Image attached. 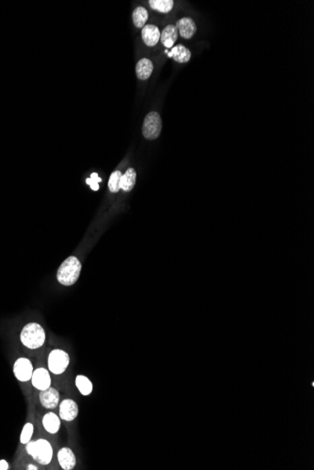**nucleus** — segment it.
I'll list each match as a JSON object with an SVG mask.
<instances>
[{
	"instance_id": "nucleus-3",
	"label": "nucleus",
	"mask_w": 314,
	"mask_h": 470,
	"mask_svg": "<svg viewBox=\"0 0 314 470\" xmlns=\"http://www.w3.org/2000/svg\"><path fill=\"white\" fill-rule=\"evenodd\" d=\"M26 449L36 462L43 465H46L51 462L53 448L46 439L41 438L36 441H30L27 444Z\"/></svg>"
},
{
	"instance_id": "nucleus-21",
	"label": "nucleus",
	"mask_w": 314,
	"mask_h": 470,
	"mask_svg": "<svg viewBox=\"0 0 314 470\" xmlns=\"http://www.w3.org/2000/svg\"><path fill=\"white\" fill-rule=\"evenodd\" d=\"M122 177H123V174L120 171H115L111 174L110 181H109V188L112 193H117L121 190Z\"/></svg>"
},
{
	"instance_id": "nucleus-12",
	"label": "nucleus",
	"mask_w": 314,
	"mask_h": 470,
	"mask_svg": "<svg viewBox=\"0 0 314 470\" xmlns=\"http://www.w3.org/2000/svg\"><path fill=\"white\" fill-rule=\"evenodd\" d=\"M58 459L60 466L64 470H72L76 464V458L70 448H62L59 449Z\"/></svg>"
},
{
	"instance_id": "nucleus-4",
	"label": "nucleus",
	"mask_w": 314,
	"mask_h": 470,
	"mask_svg": "<svg viewBox=\"0 0 314 470\" xmlns=\"http://www.w3.org/2000/svg\"><path fill=\"white\" fill-rule=\"evenodd\" d=\"M161 130H162V119L157 112H151L147 115L143 127H142V133L143 136L149 139L154 140L159 137Z\"/></svg>"
},
{
	"instance_id": "nucleus-20",
	"label": "nucleus",
	"mask_w": 314,
	"mask_h": 470,
	"mask_svg": "<svg viewBox=\"0 0 314 470\" xmlns=\"http://www.w3.org/2000/svg\"><path fill=\"white\" fill-rule=\"evenodd\" d=\"M75 385L82 395H89L92 392V383L87 376H77L75 378Z\"/></svg>"
},
{
	"instance_id": "nucleus-25",
	"label": "nucleus",
	"mask_w": 314,
	"mask_h": 470,
	"mask_svg": "<svg viewBox=\"0 0 314 470\" xmlns=\"http://www.w3.org/2000/svg\"><path fill=\"white\" fill-rule=\"evenodd\" d=\"M28 469L37 470L38 468H37V466H35V465L30 464V465L28 466Z\"/></svg>"
},
{
	"instance_id": "nucleus-8",
	"label": "nucleus",
	"mask_w": 314,
	"mask_h": 470,
	"mask_svg": "<svg viewBox=\"0 0 314 470\" xmlns=\"http://www.w3.org/2000/svg\"><path fill=\"white\" fill-rule=\"evenodd\" d=\"M78 415V405L71 399L63 400L59 405L60 419L66 421H73Z\"/></svg>"
},
{
	"instance_id": "nucleus-11",
	"label": "nucleus",
	"mask_w": 314,
	"mask_h": 470,
	"mask_svg": "<svg viewBox=\"0 0 314 470\" xmlns=\"http://www.w3.org/2000/svg\"><path fill=\"white\" fill-rule=\"evenodd\" d=\"M161 32L159 29L154 25H146L141 32V37L147 46L153 47L160 41Z\"/></svg>"
},
{
	"instance_id": "nucleus-6",
	"label": "nucleus",
	"mask_w": 314,
	"mask_h": 470,
	"mask_svg": "<svg viewBox=\"0 0 314 470\" xmlns=\"http://www.w3.org/2000/svg\"><path fill=\"white\" fill-rule=\"evenodd\" d=\"M33 371V365L27 358H19L14 364V374L15 377L21 382L30 381Z\"/></svg>"
},
{
	"instance_id": "nucleus-10",
	"label": "nucleus",
	"mask_w": 314,
	"mask_h": 470,
	"mask_svg": "<svg viewBox=\"0 0 314 470\" xmlns=\"http://www.w3.org/2000/svg\"><path fill=\"white\" fill-rule=\"evenodd\" d=\"M175 27L178 30V33L181 35V37L187 40H189L194 36L197 31L196 23L189 17H183L182 19H180L176 24Z\"/></svg>"
},
{
	"instance_id": "nucleus-24",
	"label": "nucleus",
	"mask_w": 314,
	"mask_h": 470,
	"mask_svg": "<svg viewBox=\"0 0 314 470\" xmlns=\"http://www.w3.org/2000/svg\"><path fill=\"white\" fill-rule=\"evenodd\" d=\"M9 469V463L6 460H0V470Z\"/></svg>"
},
{
	"instance_id": "nucleus-1",
	"label": "nucleus",
	"mask_w": 314,
	"mask_h": 470,
	"mask_svg": "<svg viewBox=\"0 0 314 470\" xmlns=\"http://www.w3.org/2000/svg\"><path fill=\"white\" fill-rule=\"evenodd\" d=\"M81 268V263L75 256L66 258L57 272V278L59 283L66 286L74 284L79 278Z\"/></svg>"
},
{
	"instance_id": "nucleus-17",
	"label": "nucleus",
	"mask_w": 314,
	"mask_h": 470,
	"mask_svg": "<svg viewBox=\"0 0 314 470\" xmlns=\"http://www.w3.org/2000/svg\"><path fill=\"white\" fill-rule=\"evenodd\" d=\"M137 181V173L134 168H128L125 175L122 177V181H121V189H123L125 192H129L132 189L134 188L135 184Z\"/></svg>"
},
{
	"instance_id": "nucleus-9",
	"label": "nucleus",
	"mask_w": 314,
	"mask_h": 470,
	"mask_svg": "<svg viewBox=\"0 0 314 470\" xmlns=\"http://www.w3.org/2000/svg\"><path fill=\"white\" fill-rule=\"evenodd\" d=\"M40 402L42 405L47 408V409H53L56 408L59 402V391L56 389L49 387L48 389L41 391L40 393Z\"/></svg>"
},
{
	"instance_id": "nucleus-23",
	"label": "nucleus",
	"mask_w": 314,
	"mask_h": 470,
	"mask_svg": "<svg viewBox=\"0 0 314 470\" xmlns=\"http://www.w3.org/2000/svg\"><path fill=\"white\" fill-rule=\"evenodd\" d=\"M102 180L98 177V175L96 173L91 174L90 176V179H87L86 182L88 183V185L90 186V188L92 189L93 191H98L99 190V182H101Z\"/></svg>"
},
{
	"instance_id": "nucleus-22",
	"label": "nucleus",
	"mask_w": 314,
	"mask_h": 470,
	"mask_svg": "<svg viewBox=\"0 0 314 470\" xmlns=\"http://www.w3.org/2000/svg\"><path fill=\"white\" fill-rule=\"evenodd\" d=\"M33 431H34V427H33V424L30 423V422H28L25 424V426L23 427L22 433H21V436H20V442L22 444H28L29 442L31 440V437H32V434H33Z\"/></svg>"
},
{
	"instance_id": "nucleus-16",
	"label": "nucleus",
	"mask_w": 314,
	"mask_h": 470,
	"mask_svg": "<svg viewBox=\"0 0 314 470\" xmlns=\"http://www.w3.org/2000/svg\"><path fill=\"white\" fill-rule=\"evenodd\" d=\"M43 425L48 433L56 434L59 432L60 428V420L55 413H47L43 418Z\"/></svg>"
},
{
	"instance_id": "nucleus-14",
	"label": "nucleus",
	"mask_w": 314,
	"mask_h": 470,
	"mask_svg": "<svg viewBox=\"0 0 314 470\" xmlns=\"http://www.w3.org/2000/svg\"><path fill=\"white\" fill-rule=\"evenodd\" d=\"M168 57L173 58L178 63H186L191 58V52L188 48L183 45H176L171 48V51L168 52Z\"/></svg>"
},
{
	"instance_id": "nucleus-19",
	"label": "nucleus",
	"mask_w": 314,
	"mask_h": 470,
	"mask_svg": "<svg viewBox=\"0 0 314 470\" xmlns=\"http://www.w3.org/2000/svg\"><path fill=\"white\" fill-rule=\"evenodd\" d=\"M150 7L162 14H168L174 6L173 0H151L149 1Z\"/></svg>"
},
{
	"instance_id": "nucleus-7",
	"label": "nucleus",
	"mask_w": 314,
	"mask_h": 470,
	"mask_svg": "<svg viewBox=\"0 0 314 470\" xmlns=\"http://www.w3.org/2000/svg\"><path fill=\"white\" fill-rule=\"evenodd\" d=\"M30 380L32 386L39 391H44L51 386V377L49 372L45 368L34 370Z\"/></svg>"
},
{
	"instance_id": "nucleus-13",
	"label": "nucleus",
	"mask_w": 314,
	"mask_h": 470,
	"mask_svg": "<svg viewBox=\"0 0 314 470\" xmlns=\"http://www.w3.org/2000/svg\"><path fill=\"white\" fill-rule=\"evenodd\" d=\"M178 35H179V33H178V30L176 29L175 26L168 25L161 33V43L165 47L171 48V47H173V44H175L176 41L178 39Z\"/></svg>"
},
{
	"instance_id": "nucleus-18",
	"label": "nucleus",
	"mask_w": 314,
	"mask_h": 470,
	"mask_svg": "<svg viewBox=\"0 0 314 470\" xmlns=\"http://www.w3.org/2000/svg\"><path fill=\"white\" fill-rule=\"evenodd\" d=\"M148 11L145 8L138 7L133 12V23L138 29H143L148 20Z\"/></svg>"
},
{
	"instance_id": "nucleus-15",
	"label": "nucleus",
	"mask_w": 314,
	"mask_h": 470,
	"mask_svg": "<svg viewBox=\"0 0 314 470\" xmlns=\"http://www.w3.org/2000/svg\"><path fill=\"white\" fill-rule=\"evenodd\" d=\"M154 71V63L148 59L142 58L140 59L136 66V73L138 78L140 80H146L151 77Z\"/></svg>"
},
{
	"instance_id": "nucleus-2",
	"label": "nucleus",
	"mask_w": 314,
	"mask_h": 470,
	"mask_svg": "<svg viewBox=\"0 0 314 470\" xmlns=\"http://www.w3.org/2000/svg\"><path fill=\"white\" fill-rule=\"evenodd\" d=\"M20 339L25 347L30 349H38L44 346L45 332L38 323H30L23 328Z\"/></svg>"
},
{
	"instance_id": "nucleus-5",
	"label": "nucleus",
	"mask_w": 314,
	"mask_h": 470,
	"mask_svg": "<svg viewBox=\"0 0 314 470\" xmlns=\"http://www.w3.org/2000/svg\"><path fill=\"white\" fill-rule=\"evenodd\" d=\"M70 363V357L65 351L60 349L53 350L48 357V368L55 375L65 372Z\"/></svg>"
}]
</instances>
